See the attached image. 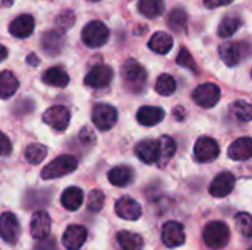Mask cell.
<instances>
[{
    "instance_id": "47",
    "label": "cell",
    "mask_w": 252,
    "mask_h": 250,
    "mask_svg": "<svg viewBox=\"0 0 252 250\" xmlns=\"http://www.w3.org/2000/svg\"><path fill=\"white\" fill-rule=\"evenodd\" d=\"M250 250H252V249H250Z\"/></svg>"
},
{
    "instance_id": "8",
    "label": "cell",
    "mask_w": 252,
    "mask_h": 250,
    "mask_svg": "<svg viewBox=\"0 0 252 250\" xmlns=\"http://www.w3.org/2000/svg\"><path fill=\"white\" fill-rule=\"evenodd\" d=\"M162 243L173 249V248H180L185 245L186 242V234H185V228L180 222L177 221H168L164 224L162 227Z\"/></svg>"
},
{
    "instance_id": "16",
    "label": "cell",
    "mask_w": 252,
    "mask_h": 250,
    "mask_svg": "<svg viewBox=\"0 0 252 250\" xmlns=\"http://www.w3.org/2000/svg\"><path fill=\"white\" fill-rule=\"evenodd\" d=\"M50 227H52V220L47 212L38 211L32 215L30 230H31V236L34 239H37V240L47 239L50 234Z\"/></svg>"
},
{
    "instance_id": "33",
    "label": "cell",
    "mask_w": 252,
    "mask_h": 250,
    "mask_svg": "<svg viewBox=\"0 0 252 250\" xmlns=\"http://www.w3.org/2000/svg\"><path fill=\"white\" fill-rule=\"evenodd\" d=\"M168 25L176 32L186 31V25H188V15H186V12L183 9H174L170 13V16H168Z\"/></svg>"
},
{
    "instance_id": "44",
    "label": "cell",
    "mask_w": 252,
    "mask_h": 250,
    "mask_svg": "<svg viewBox=\"0 0 252 250\" xmlns=\"http://www.w3.org/2000/svg\"><path fill=\"white\" fill-rule=\"evenodd\" d=\"M0 49H1V60H4V59H6V56H7V50H6V47H4V46H1Z\"/></svg>"
},
{
    "instance_id": "18",
    "label": "cell",
    "mask_w": 252,
    "mask_h": 250,
    "mask_svg": "<svg viewBox=\"0 0 252 250\" xmlns=\"http://www.w3.org/2000/svg\"><path fill=\"white\" fill-rule=\"evenodd\" d=\"M32 31H34V18L28 13L16 16L9 25V32L16 38H27L32 34Z\"/></svg>"
},
{
    "instance_id": "38",
    "label": "cell",
    "mask_w": 252,
    "mask_h": 250,
    "mask_svg": "<svg viewBox=\"0 0 252 250\" xmlns=\"http://www.w3.org/2000/svg\"><path fill=\"white\" fill-rule=\"evenodd\" d=\"M56 22H58V25H59L63 31H66V29H69V28L74 25L75 16H74V13H72L71 10H66V12H63V13L56 19Z\"/></svg>"
},
{
    "instance_id": "5",
    "label": "cell",
    "mask_w": 252,
    "mask_h": 250,
    "mask_svg": "<svg viewBox=\"0 0 252 250\" xmlns=\"http://www.w3.org/2000/svg\"><path fill=\"white\" fill-rule=\"evenodd\" d=\"M92 119H93V124L96 125L97 130L108 131V130H111L117 124L118 112L111 105H102L100 103V105H96L93 108Z\"/></svg>"
},
{
    "instance_id": "43",
    "label": "cell",
    "mask_w": 252,
    "mask_h": 250,
    "mask_svg": "<svg viewBox=\"0 0 252 250\" xmlns=\"http://www.w3.org/2000/svg\"><path fill=\"white\" fill-rule=\"evenodd\" d=\"M27 60H28V63L31 65V66H37L38 63H40V60H38V57L34 55V53H31V55H28V57H27Z\"/></svg>"
},
{
    "instance_id": "9",
    "label": "cell",
    "mask_w": 252,
    "mask_h": 250,
    "mask_svg": "<svg viewBox=\"0 0 252 250\" xmlns=\"http://www.w3.org/2000/svg\"><path fill=\"white\" fill-rule=\"evenodd\" d=\"M114 78V71L108 65H96L86 75L84 83L92 88H105L111 84Z\"/></svg>"
},
{
    "instance_id": "41",
    "label": "cell",
    "mask_w": 252,
    "mask_h": 250,
    "mask_svg": "<svg viewBox=\"0 0 252 250\" xmlns=\"http://www.w3.org/2000/svg\"><path fill=\"white\" fill-rule=\"evenodd\" d=\"M233 0H204V4L208 7V9H216V7H220V6H226V4H230Z\"/></svg>"
},
{
    "instance_id": "19",
    "label": "cell",
    "mask_w": 252,
    "mask_h": 250,
    "mask_svg": "<svg viewBox=\"0 0 252 250\" xmlns=\"http://www.w3.org/2000/svg\"><path fill=\"white\" fill-rule=\"evenodd\" d=\"M229 158L233 161H248L252 158V139L241 137L229 147Z\"/></svg>"
},
{
    "instance_id": "30",
    "label": "cell",
    "mask_w": 252,
    "mask_h": 250,
    "mask_svg": "<svg viewBox=\"0 0 252 250\" xmlns=\"http://www.w3.org/2000/svg\"><path fill=\"white\" fill-rule=\"evenodd\" d=\"M159 146H161V150H159V159H158V165L159 167H165L171 158L174 156L176 153V143L174 140L170 137V136H162L161 140H159Z\"/></svg>"
},
{
    "instance_id": "11",
    "label": "cell",
    "mask_w": 252,
    "mask_h": 250,
    "mask_svg": "<svg viewBox=\"0 0 252 250\" xmlns=\"http://www.w3.org/2000/svg\"><path fill=\"white\" fill-rule=\"evenodd\" d=\"M43 121L56 131H65L69 125V112L63 106H52L43 113Z\"/></svg>"
},
{
    "instance_id": "32",
    "label": "cell",
    "mask_w": 252,
    "mask_h": 250,
    "mask_svg": "<svg viewBox=\"0 0 252 250\" xmlns=\"http://www.w3.org/2000/svg\"><path fill=\"white\" fill-rule=\"evenodd\" d=\"M47 156V147L38 143H32L25 149V159L31 165H38Z\"/></svg>"
},
{
    "instance_id": "22",
    "label": "cell",
    "mask_w": 252,
    "mask_h": 250,
    "mask_svg": "<svg viewBox=\"0 0 252 250\" xmlns=\"http://www.w3.org/2000/svg\"><path fill=\"white\" fill-rule=\"evenodd\" d=\"M148 46L152 52L158 55H167L173 49V37L164 31H158L151 37Z\"/></svg>"
},
{
    "instance_id": "21",
    "label": "cell",
    "mask_w": 252,
    "mask_h": 250,
    "mask_svg": "<svg viewBox=\"0 0 252 250\" xmlns=\"http://www.w3.org/2000/svg\"><path fill=\"white\" fill-rule=\"evenodd\" d=\"M134 178V172L130 167L121 165V167H115L108 172V180L112 186L117 187H127Z\"/></svg>"
},
{
    "instance_id": "46",
    "label": "cell",
    "mask_w": 252,
    "mask_h": 250,
    "mask_svg": "<svg viewBox=\"0 0 252 250\" xmlns=\"http://www.w3.org/2000/svg\"><path fill=\"white\" fill-rule=\"evenodd\" d=\"M90 1H99V0H90Z\"/></svg>"
},
{
    "instance_id": "10",
    "label": "cell",
    "mask_w": 252,
    "mask_h": 250,
    "mask_svg": "<svg viewBox=\"0 0 252 250\" xmlns=\"http://www.w3.org/2000/svg\"><path fill=\"white\" fill-rule=\"evenodd\" d=\"M0 233H1V239L9 245H15L19 240L21 225L16 215H13L12 212H4L0 217Z\"/></svg>"
},
{
    "instance_id": "14",
    "label": "cell",
    "mask_w": 252,
    "mask_h": 250,
    "mask_svg": "<svg viewBox=\"0 0 252 250\" xmlns=\"http://www.w3.org/2000/svg\"><path fill=\"white\" fill-rule=\"evenodd\" d=\"M159 150H161V146H159V141L157 140H142L134 147L136 156L148 165L158 162Z\"/></svg>"
},
{
    "instance_id": "3",
    "label": "cell",
    "mask_w": 252,
    "mask_h": 250,
    "mask_svg": "<svg viewBox=\"0 0 252 250\" xmlns=\"http://www.w3.org/2000/svg\"><path fill=\"white\" fill-rule=\"evenodd\" d=\"M78 167V162L74 156L71 155H62L56 159H53L47 167L43 168L41 171V178L43 180H55L65 177L71 172H74Z\"/></svg>"
},
{
    "instance_id": "37",
    "label": "cell",
    "mask_w": 252,
    "mask_h": 250,
    "mask_svg": "<svg viewBox=\"0 0 252 250\" xmlns=\"http://www.w3.org/2000/svg\"><path fill=\"white\" fill-rule=\"evenodd\" d=\"M176 62H177L180 66L186 68V69H190V71H193V72H198L196 62H195L193 56L189 53V50H188L186 47H182V49H180V52H179V55H177Z\"/></svg>"
},
{
    "instance_id": "34",
    "label": "cell",
    "mask_w": 252,
    "mask_h": 250,
    "mask_svg": "<svg viewBox=\"0 0 252 250\" xmlns=\"http://www.w3.org/2000/svg\"><path fill=\"white\" fill-rule=\"evenodd\" d=\"M155 90L161 96H171L176 91V80L168 74H162L155 83Z\"/></svg>"
},
{
    "instance_id": "29",
    "label": "cell",
    "mask_w": 252,
    "mask_h": 250,
    "mask_svg": "<svg viewBox=\"0 0 252 250\" xmlns=\"http://www.w3.org/2000/svg\"><path fill=\"white\" fill-rule=\"evenodd\" d=\"M241 25H242V19L238 15H227L220 22L217 32H219V35L221 38H229V37H232L241 28Z\"/></svg>"
},
{
    "instance_id": "4",
    "label": "cell",
    "mask_w": 252,
    "mask_h": 250,
    "mask_svg": "<svg viewBox=\"0 0 252 250\" xmlns=\"http://www.w3.org/2000/svg\"><path fill=\"white\" fill-rule=\"evenodd\" d=\"M81 38L86 46L89 47H100L103 46L108 38H109V29L102 21H92L89 22L83 31H81Z\"/></svg>"
},
{
    "instance_id": "6",
    "label": "cell",
    "mask_w": 252,
    "mask_h": 250,
    "mask_svg": "<svg viewBox=\"0 0 252 250\" xmlns=\"http://www.w3.org/2000/svg\"><path fill=\"white\" fill-rule=\"evenodd\" d=\"M220 87L213 83H205L201 84L195 91H193V102L205 109H210L216 106L220 100Z\"/></svg>"
},
{
    "instance_id": "27",
    "label": "cell",
    "mask_w": 252,
    "mask_h": 250,
    "mask_svg": "<svg viewBox=\"0 0 252 250\" xmlns=\"http://www.w3.org/2000/svg\"><path fill=\"white\" fill-rule=\"evenodd\" d=\"M19 83L10 71H1L0 74V96L1 99H9L16 93Z\"/></svg>"
},
{
    "instance_id": "26",
    "label": "cell",
    "mask_w": 252,
    "mask_h": 250,
    "mask_svg": "<svg viewBox=\"0 0 252 250\" xmlns=\"http://www.w3.org/2000/svg\"><path fill=\"white\" fill-rule=\"evenodd\" d=\"M137 9L143 16L154 19L164 13L165 3H164V0H139Z\"/></svg>"
},
{
    "instance_id": "7",
    "label": "cell",
    "mask_w": 252,
    "mask_h": 250,
    "mask_svg": "<svg viewBox=\"0 0 252 250\" xmlns=\"http://www.w3.org/2000/svg\"><path fill=\"white\" fill-rule=\"evenodd\" d=\"M220 155V146L219 143L211 137H201L195 144V159L198 162L207 164L213 162Z\"/></svg>"
},
{
    "instance_id": "45",
    "label": "cell",
    "mask_w": 252,
    "mask_h": 250,
    "mask_svg": "<svg viewBox=\"0 0 252 250\" xmlns=\"http://www.w3.org/2000/svg\"><path fill=\"white\" fill-rule=\"evenodd\" d=\"M12 3H13V0H3V6H4V7L10 6Z\"/></svg>"
},
{
    "instance_id": "31",
    "label": "cell",
    "mask_w": 252,
    "mask_h": 250,
    "mask_svg": "<svg viewBox=\"0 0 252 250\" xmlns=\"http://www.w3.org/2000/svg\"><path fill=\"white\" fill-rule=\"evenodd\" d=\"M230 115L242 122L252 121V105L245 100H236L230 105Z\"/></svg>"
},
{
    "instance_id": "12",
    "label": "cell",
    "mask_w": 252,
    "mask_h": 250,
    "mask_svg": "<svg viewBox=\"0 0 252 250\" xmlns=\"http://www.w3.org/2000/svg\"><path fill=\"white\" fill-rule=\"evenodd\" d=\"M235 183H236V178L232 172H221L219 174L213 183L210 184V194L214 196V197H226L227 194L232 193L233 187H235Z\"/></svg>"
},
{
    "instance_id": "42",
    "label": "cell",
    "mask_w": 252,
    "mask_h": 250,
    "mask_svg": "<svg viewBox=\"0 0 252 250\" xmlns=\"http://www.w3.org/2000/svg\"><path fill=\"white\" fill-rule=\"evenodd\" d=\"M1 137H3V149H1V153H3V156H7L12 152V146H10V141H9V139H7L6 134H3Z\"/></svg>"
},
{
    "instance_id": "23",
    "label": "cell",
    "mask_w": 252,
    "mask_h": 250,
    "mask_svg": "<svg viewBox=\"0 0 252 250\" xmlns=\"http://www.w3.org/2000/svg\"><path fill=\"white\" fill-rule=\"evenodd\" d=\"M84 200V193L78 187H68L62 196H61V203L66 211H77Z\"/></svg>"
},
{
    "instance_id": "39",
    "label": "cell",
    "mask_w": 252,
    "mask_h": 250,
    "mask_svg": "<svg viewBox=\"0 0 252 250\" xmlns=\"http://www.w3.org/2000/svg\"><path fill=\"white\" fill-rule=\"evenodd\" d=\"M34 250H58V246H56V242L55 239H41L38 240V243H35L34 246Z\"/></svg>"
},
{
    "instance_id": "15",
    "label": "cell",
    "mask_w": 252,
    "mask_h": 250,
    "mask_svg": "<svg viewBox=\"0 0 252 250\" xmlns=\"http://www.w3.org/2000/svg\"><path fill=\"white\" fill-rule=\"evenodd\" d=\"M244 52H245V44H242V43H235V41L224 43L223 46L219 47L220 59H221L227 66H236V65L242 60Z\"/></svg>"
},
{
    "instance_id": "28",
    "label": "cell",
    "mask_w": 252,
    "mask_h": 250,
    "mask_svg": "<svg viewBox=\"0 0 252 250\" xmlns=\"http://www.w3.org/2000/svg\"><path fill=\"white\" fill-rule=\"evenodd\" d=\"M118 243L123 250H143V239L131 231H120L118 236Z\"/></svg>"
},
{
    "instance_id": "2",
    "label": "cell",
    "mask_w": 252,
    "mask_h": 250,
    "mask_svg": "<svg viewBox=\"0 0 252 250\" xmlns=\"http://www.w3.org/2000/svg\"><path fill=\"white\" fill-rule=\"evenodd\" d=\"M121 77H123L126 87H128L131 91H140L145 87L146 71L134 59H128L124 62V65L121 68Z\"/></svg>"
},
{
    "instance_id": "35",
    "label": "cell",
    "mask_w": 252,
    "mask_h": 250,
    "mask_svg": "<svg viewBox=\"0 0 252 250\" xmlns=\"http://www.w3.org/2000/svg\"><path fill=\"white\" fill-rule=\"evenodd\" d=\"M235 225L239 234L244 237H252V215L247 212H239L235 217Z\"/></svg>"
},
{
    "instance_id": "36",
    "label": "cell",
    "mask_w": 252,
    "mask_h": 250,
    "mask_svg": "<svg viewBox=\"0 0 252 250\" xmlns=\"http://www.w3.org/2000/svg\"><path fill=\"white\" fill-rule=\"evenodd\" d=\"M103 203H105V194L102 190H92L90 194H89V199H87V208L89 211L92 212H99L102 211L103 208Z\"/></svg>"
},
{
    "instance_id": "24",
    "label": "cell",
    "mask_w": 252,
    "mask_h": 250,
    "mask_svg": "<svg viewBox=\"0 0 252 250\" xmlns=\"http://www.w3.org/2000/svg\"><path fill=\"white\" fill-rule=\"evenodd\" d=\"M41 47L47 55H58L63 47V37L58 31H47L41 38Z\"/></svg>"
},
{
    "instance_id": "13",
    "label": "cell",
    "mask_w": 252,
    "mask_h": 250,
    "mask_svg": "<svg viewBox=\"0 0 252 250\" xmlns=\"http://www.w3.org/2000/svg\"><path fill=\"white\" fill-rule=\"evenodd\" d=\"M115 212L123 220L136 221L142 217V206L134 199L128 196H123L115 203Z\"/></svg>"
},
{
    "instance_id": "1",
    "label": "cell",
    "mask_w": 252,
    "mask_h": 250,
    "mask_svg": "<svg viewBox=\"0 0 252 250\" xmlns=\"http://www.w3.org/2000/svg\"><path fill=\"white\" fill-rule=\"evenodd\" d=\"M202 237H204V243L210 249H223L230 240V230L226 222L213 221L205 225Z\"/></svg>"
},
{
    "instance_id": "40",
    "label": "cell",
    "mask_w": 252,
    "mask_h": 250,
    "mask_svg": "<svg viewBox=\"0 0 252 250\" xmlns=\"http://www.w3.org/2000/svg\"><path fill=\"white\" fill-rule=\"evenodd\" d=\"M80 140L83 141V143H86V144H92L94 140H96V137H94V134L90 131V128H83L81 130V133H80Z\"/></svg>"
},
{
    "instance_id": "25",
    "label": "cell",
    "mask_w": 252,
    "mask_h": 250,
    "mask_svg": "<svg viewBox=\"0 0 252 250\" xmlns=\"http://www.w3.org/2000/svg\"><path fill=\"white\" fill-rule=\"evenodd\" d=\"M43 81L47 85L63 88V87H66L69 84V77H68V74L62 68L55 66V68H49L47 71H44Z\"/></svg>"
},
{
    "instance_id": "17",
    "label": "cell",
    "mask_w": 252,
    "mask_h": 250,
    "mask_svg": "<svg viewBox=\"0 0 252 250\" xmlns=\"http://www.w3.org/2000/svg\"><path fill=\"white\" fill-rule=\"evenodd\" d=\"M87 239V230L83 225H69L63 236L62 243L68 250H78Z\"/></svg>"
},
{
    "instance_id": "20",
    "label": "cell",
    "mask_w": 252,
    "mask_h": 250,
    "mask_svg": "<svg viewBox=\"0 0 252 250\" xmlns=\"http://www.w3.org/2000/svg\"><path fill=\"white\" fill-rule=\"evenodd\" d=\"M164 116H165V112L158 106H143L137 112V121L139 124L145 127H154L162 122Z\"/></svg>"
}]
</instances>
